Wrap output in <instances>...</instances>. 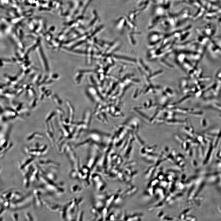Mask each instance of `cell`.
<instances>
[{
    "mask_svg": "<svg viewBox=\"0 0 221 221\" xmlns=\"http://www.w3.org/2000/svg\"><path fill=\"white\" fill-rule=\"evenodd\" d=\"M44 188L47 195H59L64 191L61 184L56 182L40 174L39 181Z\"/></svg>",
    "mask_w": 221,
    "mask_h": 221,
    "instance_id": "cell-1",
    "label": "cell"
},
{
    "mask_svg": "<svg viewBox=\"0 0 221 221\" xmlns=\"http://www.w3.org/2000/svg\"><path fill=\"white\" fill-rule=\"evenodd\" d=\"M33 198L32 192L25 195L21 199L17 201H11L9 210L13 211L20 210L29 206L33 204Z\"/></svg>",
    "mask_w": 221,
    "mask_h": 221,
    "instance_id": "cell-2",
    "label": "cell"
},
{
    "mask_svg": "<svg viewBox=\"0 0 221 221\" xmlns=\"http://www.w3.org/2000/svg\"><path fill=\"white\" fill-rule=\"evenodd\" d=\"M32 192L33 198V204L35 207L42 208L44 206L42 196L44 195H46L44 188L40 185L34 189Z\"/></svg>",
    "mask_w": 221,
    "mask_h": 221,
    "instance_id": "cell-3",
    "label": "cell"
},
{
    "mask_svg": "<svg viewBox=\"0 0 221 221\" xmlns=\"http://www.w3.org/2000/svg\"><path fill=\"white\" fill-rule=\"evenodd\" d=\"M36 163L41 167L56 169L60 166V164L50 159L39 158L36 160Z\"/></svg>",
    "mask_w": 221,
    "mask_h": 221,
    "instance_id": "cell-4",
    "label": "cell"
},
{
    "mask_svg": "<svg viewBox=\"0 0 221 221\" xmlns=\"http://www.w3.org/2000/svg\"><path fill=\"white\" fill-rule=\"evenodd\" d=\"M36 164L39 170L40 174L51 180L56 181L57 178L56 173L54 170H52L54 169L41 167L36 163Z\"/></svg>",
    "mask_w": 221,
    "mask_h": 221,
    "instance_id": "cell-5",
    "label": "cell"
},
{
    "mask_svg": "<svg viewBox=\"0 0 221 221\" xmlns=\"http://www.w3.org/2000/svg\"><path fill=\"white\" fill-rule=\"evenodd\" d=\"M43 203L44 206L49 211L54 213L59 212L61 207L59 204L49 201L43 199Z\"/></svg>",
    "mask_w": 221,
    "mask_h": 221,
    "instance_id": "cell-6",
    "label": "cell"
},
{
    "mask_svg": "<svg viewBox=\"0 0 221 221\" xmlns=\"http://www.w3.org/2000/svg\"><path fill=\"white\" fill-rule=\"evenodd\" d=\"M36 159L35 158L27 157L26 159L20 161L18 164V168L21 171L33 164Z\"/></svg>",
    "mask_w": 221,
    "mask_h": 221,
    "instance_id": "cell-7",
    "label": "cell"
},
{
    "mask_svg": "<svg viewBox=\"0 0 221 221\" xmlns=\"http://www.w3.org/2000/svg\"><path fill=\"white\" fill-rule=\"evenodd\" d=\"M139 60V64L141 68L143 69L144 70H145L147 73H148V75L150 76L151 75V72L150 70H149V68L145 64L143 61L141 59Z\"/></svg>",
    "mask_w": 221,
    "mask_h": 221,
    "instance_id": "cell-8",
    "label": "cell"
},
{
    "mask_svg": "<svg viewBox=\"0 0 221 221\" xmlns=\"http://www.w3.org/2000/svg\"><path fill=\"white\" fill-rule=\"evenodd\" d=\"M24 217L25 219L27 221H30L35 220L32 214L29 212H26L24 213Z\"/></svg>",
    "mask_w": 221,
    "mask_h": 221,
    "instance_id": "cell-9",
    "label": "cell"
},
{
    "mask_svg": "<svg viewBox=\"0 0 221 221\" xmlns=\"http://www.w3.org/2000/svg\"><path fill=\"white\" fill-rule=\"evenodd\" d=\"M160 64H161L163 66H164L165 67L168 68L173 69L174 68L172 65H170L168 63L166 62L163 59H161L160 61Z\"/></svg>",
    "mask_w": 221,
    "mask_h": 221,
    "instance_id": "cell-10",
    "label": "cell"
},
{
    "mask_svg": "<svg viewBox=\"0 0 221 221\" xmlns=\"http://www.w3.org/2000/svg\"><path fill=\"white\" fill-rule=\"evenodd\" d=\"M163 73V70H160L159 71H158L154 73H153L152 75H151L149 77V78L150 79H153L156 77L158 76H159L161 74H162Z\"/></svg>",
    "mask_w": 221,
    "mask_h": 221,
    "instance_id": "cell-11",
    "label": "cell"
},
{
    "mask_svg": "<svg viewBox=\"0 0 221 221\" xmlns=\"http://www.w3.org/2000/svg\"><path fill=\"white\" fill-rule=\"evenodd\" d=\"M11 218L13 221H17L19 220V215L18 213L14 212L11 215Z\"/></svg>",
    "mask_w": 221,
    "mask_h": 221,
    "instance_id": "cell-12",
    "label": "cell"
},
{
    "mask_svg": "<svg viewBox=\"0 0 221 221\" xmlns=\"http://www.w3.org/2000/svg\"><path fill=\"white\" fill-rule=\"evenodd\" d=\"M7 209H6L2 204H1V210H0V214L1 216H2L5 213Z\"/></svg>",
    "mask_w": 221,
    "mask_h": 221,
    "instance_id": "cell-13",
    "label": "cell"
}]
</instances>
